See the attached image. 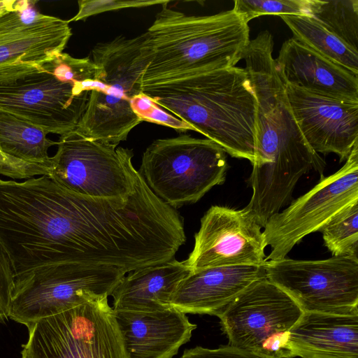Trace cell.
Returning a JSON list of instances; mask_svg holds the SVG:
<instances>
[{"label":"cell","mask_w":358,"mask_h":358,"mask_svg":"<svg viewBox=\"0 0 358 358\" xmlns=\"http://www.w3.org/2000/svg\"><path fill=\"white\" fill-rule=\"evenodd\" d=\"M273 39L268 31L250 40L242 59L257 100L255 159L248 182L250 202L278 211L290 202L300 178L313 170L321 173L323 159L308 145L292 114L273 57Z\"/></svg>","instance_id":"6da1fadb"},{"label":"cell","mask_w":358,"mask_h":358,"mask_svg":"<svg viewBox=\"0 0 358 358\" xmlns=\"http://www.w3.org/2000/svg\"><path fill=\"white\" fill-rule=\"evenodd\" d=\"M142 92L231 157L254 162L257 100L244 68L188 75L143 86Z\"/></svg>","instance_id":"7a4b0ae2"},{"label":"cell","mask_w":358,"mask_h":358,"mask_svg":"<svg viewBox=\"0 0 358 358\" xmlns=\"http://www.w3.org/2000/svg\"><path fill=\"white\" fill-rule=\"evenodd\" d=\"M162 4L147 31L150 61L142 87L188 75L231 68L242 60L250 29L233 9L187 15Z\"/></svg>","instance_id":"3957f363"},{"label":"cell","mask_w":358,"mask_h":358,"mask_svg":"<svg viewBox=\"0 0 358 358\" xmlns=\"http://www.w3.org/2000/svg\"><path fill=\"white\" fill-rule=\"evenodd\" d=\"M92 56L102 75L75 131L85 138L118 145L142 122L131 101L142 92L143 75L150 61L147 33L99 43Z\"/></svg>","instance_id":"277c9868"},{"label":"cell","mask_w":358,"mask_h":358,"mask_svg":"<svg viewBox=\"0 0 358 358\" xmlns=\"http://www.w3.org/2000/svg\"><path fill=\"white\" fill-rule=\"evenodd\" d=\"M224 150L208 138L189 135L154 141L142 156L138 171L153 193L176 209L198 201L224 182Z\"/></svg>","instance_id":"5b68a950"},{"label":"cell","mask_w":358,"mask_h":358,"mask_svg":"<svg viewBox=\"0 0 358 358\" xmlns=\"http://www.w3.org/2000/svg\"><path fill=\"white\" fill-rule=\"evenodd\" d=\"M108 295L89 294L27 326L22 358H127Z\"/></svg>","instance_id":"8992f818"},{"label":"cell","mask_w":358,"mask_h":358,"mask_svg":"<svg viewBox=\"0 0 358 358\" xmlns=\"http://www.w3.org/2000/svg\"><path fill=\"white\" fill-rule=\"evenodd\" d=\"M100 78L62 80L42 66L11 71L0 76V111L62 136L76 129Z\"/></svg>","instance_id":"52a82bcc"},{"label":"cell","mask_w":358,"mask_h":358,"mask_svg":"<svg viewBox=\"0 0 358 358\" xmlns=\"http://www.w3.org/2000/svg\"><path fill=\"white\" fill-rule=\"evenodd\" d=\"M127 272L114 266L62 264L15 279L9 318L26 327L56 315L89 294L111 295Z\"/></svg>","instance_id":"ba28073f"},{"label":"cell","mask_w":358,"mask_h":358,"mask_svg":"<svg viewBox=\"0 0 358 358\" xmlns=\"http://www.w3.org/2000/svg\"><path fill=\"white\" fill-rule=\"evenodd\" d=\"M48 177L74 193L95 198H126L138 173L133 151L85 138L75 130L60 136Z\"/></svg>","instance_id":"9c48e42d"},{"label":"cell","mask_w":358,"mask_h":358,"mask_svg":"<svg viewBox=\"0 0 358 358\" xmlns=\"http://www.w3.org/2000/svg\"><path fill=\"white\" fill-rule=\"evenodd\" d=\"M302 314L303 310L288 294L264 278L245 289L217 316L229 345L288 357L289 332Z\"/></svg>","instance_id":"30bf717a"},{"label":"cell","mask_w":358,"mask_h":358,"mask_svg":"<svg viewBox=\"0 0 358 358\" xmlns=\"http://www.w3.org/2000/svg\"><path fill=\"white\" fill-rule=\"evenodd\" d=\"M266 278L288 294L303 312L358 313V259L282 258L264 264Z\"/></svg>","instance_id":"8fae6325"},{"label":"cell","mask_w":358,"mask_h":358,"mask_svg":"<svg viewBox=\"0 0 358 358\" xmlns=\"http://www.w3.org/2000/svg\"><path fill=\"white\" fill-rule=\"evenodd\" d=\"M358 201V143L344 165L273 215L263 228L266 246V262L286 257L307 235L319 231L338 212Z\"/></svg>","instance_id":"7c38bea8"},{"label":"cell","mask_w":358,"mask_h":358,"mask_svg":"<svg viewBox=\"0 0 358 358\" xmlns=\"http://www.w3.org/2000/svg\"><path fill=\"white\" fill-rule=\"evenodd\" d=\"M262 227L245 208L213 206L201 220L185 263L190 271L213 267L264 265L266 248Z\"/></svg>","instance_id":"4fadbf2b"},{"label":"cell","mask_w":358,"mask_h":358,"mask_svg":"<svg viewBox=\"0 0 358 358\" xmlns=\"http://www.w3.org/2000/svg\"><path fill=\"white\" fill-rule=\"evenodd\" d=\"M17 1L0 15V76L41 67L63 52L71 35L68 20L34 10Z\"/></svg>","instance_id":"5bb4252c"},{"label":"cell","mask_w":358,"mask_h":358,"mask_svg":"<svg viewBox=\"0 0 358 358\" xmlns=\"http://www.w3.org/2000/svg\"><path fill=\"white\" fill-rule=\"evenodd\" d=\"M294 119L317 154H336L346 160L358 143V101L341 99L285 84Z\"/></svg>","instance_id":"9a60e30c"},{"label":"cell","mask_w":358,"mask_h":358,"mask_svg":"<svg viewBox=\"0 0 358 358\" xmlns=\"http://www.w3.org/2000/svg\"><path fill=\"white\" fill-rule=\"evenodd\" d=\"M114 315L127 358H173L196 328L173 308L156 312L117 310Z\"/></svg>","instance_id":"2e32d148"},{"label":"cell","mask_w":358,"mask_h":358,"mask_svg":"<svg viewBox=\"0 0 358 358\" xmlns=\"http://www.w3.org/2000/svg\"><path fill=\"white\" fill-rule=\"evenodd\" d=\"M266 278L264 264L213 267L190 271L172 296L171 308L185 314L217 315L245 289Z\"/></svg>","instance_id":"e0dca14e"},{"label":"cell","mask_w":358,"mask_h":358,"mask_svg":"<svg viewBox=\"0 0 358 358\" xmlns=\"http://www.w3.org/2000/svg\"><path fill=\"white\" fill-rule=\"evenodd\" d=\"M275 63L285 84L358 101V76L322 57L293 37L282 43Z\"/></svg>","instance_id":"ac0fdd59"},{"label":"cell","mask_w":358,"mask_h":358,"mask_svg":"<svg viewBox=\"0 0 358 358\" xmlns=\"http://www.w3.org/2000/svg\"><path fill=\"white\" fill-rule=\"evenodd\" d=\"M289 358H358V313L303 312L291 328Z\"/></svg>","instance_id":"d6986e66"},{"label":"cell","mask_w":358,"mask_h":358,"mask_svg":"<svg viewBox=\"0 0 358 358\" xmlns=\"http://www.w3.org/2000/svg\"><path fill=\"white\" fill-rule=\"evenodd\" d=\"M189 272L185 260L175 259L132 271L113 289V309L156 312L171 308L176 288Z\"/></svg>","instance_id":"ffe728a7"},{"label":"cell","mask_w":358,"mask_h":358,"mask_svg":"<svg viewBox=\"0 0 358 358\" xmlns=\"http://www.w3.org/2000/svg\"><path fill=\"white\" fill-rule=\"evenodd\" d=\"M293 38L322 57L358 76V51L348 46L311 15H282Z\"/></svg>","instance_id":"44dd1931"},{"label":"cell","mask_w":358,"mask_h":358,"mask_svg":"<svg viewBox=\"0 0 358 358\" xmlns=\"http://www.w3.org/2000/svg\"><path fill=\"white\" fill-rule=\"evenodd\" d=\"M47 134L29 122L0 111V149L12 157L50 168L48 150L57 142L48 139Z\"/></svg>","instance_id":"7402d4cb"},{"label":"cell","mask_w":358,"mask_h":358,"mask_svg":"<svg viewBox=\"0 0 358 358\" xmlns=\"http://www.w3.org/2000/svg\"><path fill=\"white\" fill-rule=\"evenodd\" d=\"M312 16L358 51V0H318Z\"/></svg>","instance_id":"603a6c76"},{"label":"cell","mask_w":358,"mask_h":358,"mask_svg":"<svg viewBox=\"0 0 358 358\" xmlns=\"http://www.w3.org/2000/svg\"><path fill=\"white\" fill-rule=\"evenodd\" d=\"M319 231L332 256L358 259V201L338 212Z\"/></svg>","instance_id":"cb8c5ba5"},{"label":"cell","mask_w":358,"mask_h":358,"mask_svg":"<svg viewBox=\"0 0 358 358\" xmlns=\"http://www.w3.org/2000/svg\"><path fill=\"white\" fill-rule=\"evenodd\" d=\"M318 0H236L233 10L245 22L266 15H313Z\"/></svg>","instance_id":"d4e9b609"},{"label":"cell","mask_w":358,"mask_h":358,"mask_svg":"<svg viewBox=\"0 0 358 358\" xmlns=\"http://www.w3.org/2000/svg\"><path fill=\"white\" fill-rule=\"evenodd\" d=\"M131 108L141 121L169 127L179 131H194V129L176 116L164 110L151 98L143 92L135 96Z\"/></svg>","instance_id":"484cf974"},{"label":"cell","mask_w":358,"mask_h":358,"mask_svg":"<svg viewBox=\"0 0 358 358\" xmlns=\"http://www.w3.org/2000/svg\"><path fill=\"white\" fill-rule=\"evenodd\" d=\"M168 0H80L78 13L69 21L85 20L87 18L107 11L130 8H143L169 3Z\"/></svg>","instance_id":"4316f807"},{"label":"cell","mask_w":358,"mask_h":358,"mask_svg":"<svg viewBox=\"0 0 358 358\" xmlns=\"http://www.w3.org/2000/svg\"><path fill=\"white\" fill-rule=\"evenodd\" d=\"M48 166L15 159L0 149V175L13 179H29L36 176H48Z\"/></svg>","instance_id":"83f0119b"},{"label":"cell","mask_w":358,"mask_h":358,"mask_svg":"<svg viewBox=\"0 0 358 358\" xmlns=\"http://www.w3.org/2000/svg\"><path fill=\"white\" fill-rule=\"evenodd\" d=\"M14 287L15 277L11 264L0 246V322L9 317Z\"/></svg>","instance_id":"f1b7e54d"},{"label":"cell","mask_w":358,"mask_h":358,"mask_svg":"<svg viewBox=\"0 0 358 358\" xmlns=\"http://www.w3.org/2000/svg\"><path fill=\"white\" fill-rule=\"evenodd\" d=\"M180 358H288L269 356L233 348L229 345L210 349L197 346L185 350Z\"/></svg>","instance_id":"f546056e"},{"label":"cell","mask_w":358,"mask_h":358,"mask_svg":"<svg viewBox=\"0 0 358 358\" xmlns=\"http://www.w3.org/2000/svg\"><path fill=\"white\" fill-rule=\"evenodd\" d=\"M16 3V1H0V15L6 10L11 8Z\"/></svg>","instance_id":"4dcf8cb0"}]
</instances>
